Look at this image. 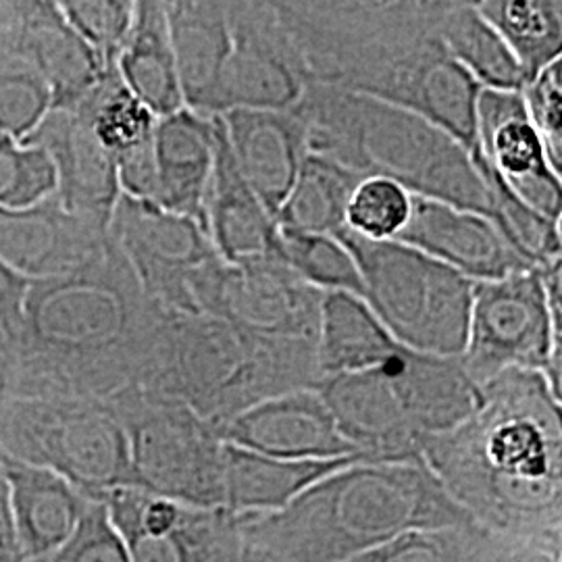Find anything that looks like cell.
I'll return each mask as SVG.
<instances>
[{"label": "cell", "instance_id": "obj_17", "mask_svg": "<svg viewBox=\"0 0 562 562\" xmlns=\"http://www.w3.org/2000/svg\"><path fill=\"white\" fill-rule=\"evenodd\" d=\"M394 241L442 262L473 283L538 267L522 257L492 220L422 196H413L408 223Z\"/></svg>", "mask_w": 562, "mask_h": 562}, {"label": "cell", "instance_id": "obj_21", "mask_svg": "<svg viewBox=\"0 0 562 562\" xmlns=\"http://www.w3.org/2000/svg\"><path fill=\"white\" fill-rule=\"evenodd\" d=\"M241 178L276 217L306 157L301 115L292 111H229L220 115Z\"/></svg>", "mask_w": 562, "mask_h": 562}, {"label": "cell", "instance_id": "obj_19", "mask_svg": "<svg viewBox=\"0 0 562 562\" xmlns=\"http://www.w3.org/2000/svg\"><path fill=\"white\" fill-rule=\"evenodd\" d=\"M341 436L369 462L422 459L423 438L411 425L382 367L323 378L315 387Z\"/></svg>", "mask_w": 562, "mask_h": 562}, {"label": "cell", "instance_id": "obj_12", "mask_svg": "<svg viewBox=\"0 0 562 562\" xmlns=\"http://www.w3.org/2000/svg\"><path fill=\"white\" fill-rule=\"evenodd\" d=\"M109 236L148 301L165 313L196 315L192 283L220 259L199 223L121 194Z\"/></svg>", "mask_w": 562, "mask_h": 562}, {"label": "cell", "instance_id": "obj_23", "mask_svg": "<svg viewBox=\"0 0 562 562\" xmlns=\"http://www.w3.org/2000/svg\"><path fill=\"white\" fill-rule=\"evenodd\" d=\"M13 538L23 561H36L67 542L80 525L88 501L59 475L2 454Z\"/></svg>", "mask_w": 562, "mask_h": 562}, {"label": "cell", "instance_id": "obj_35", "mask_svg": "<svg viewBox=\"0 0 562 562\" xmlns=\"http://www.w3.org/2000/svg\"><path fill=\"white\" fill-rule=\"evenodd\" d=\"M361 178L340 165L306 155L299 178L278 213V227L334 236L346 223V206Z\"/></svg>", "mask_w": 562, "mask_h": 562}, {"label": "cell", "instance_id": "obj_25", "mask_svg": "<svg viewBox=\"0 0 562 562\" xmlns=\"http://www.w3.org/2000/svg\"><path fill=\"white\" fill-rule=\"evenodd\" d=\"M215 167V115L181 109L157 121L153 204L199 223Z\"/></svg>", "mask_w": 562, "mask_h": 562}, {"label": "cell", "instance_id": "obj_37", "mask_svg": "<svg viewBox=\"0 0 562 562\" xmlns=\"http://www.w3.org/2000/svg\"><path fill=\"white\" fill-rule=\"evenodd\" d=\"M487 531L480 525L411 531L348 562H483Z\"/></svg>", "mask_w": 562, "mask_h": 562}, {"label": "cell", "instance_id": "obj_18", "mask_svg": "<svg viewBox=\"0 0 562 562\" xmlns=\"http://www.w3.org/2000/svg\"><path fill=\"white\" fill-rule=\"evenodd\" d=\"M23 142L41 146L50 157L57 176L55 196L60 204L83 222L109 232L121 196L117 165L80 111H50Z\"/></svg>", "mask_w": 562, "mask_h": 562}, {"label": "cell", "instance_id": "obj_43", "mask_svg": "<svg viewBox=\"0 0 562 562\" xmlns=\"http://www.w3.org/2000/svg\"><path fill=\"white\" fill-rule=\"evenodd\" d=\"M483 562H562V540L515 538L487 531Z\"/></svg>", "mask_w": 562, "mask_h": 562}, {"label": "cell", "instance_id": "obj_30", "mask_svg": "<svg viewBox=\"0 0 562 562\" xmlns=\"http://www.w3.org/2000/svg\"><path fill=\"white\" fill-rule=\"evenodd\" d=\"M123 86L155 115L167 117L183 106L165 2L138 0L132 30L115 63Z\"/></svg>", "mask_w": 562, "mask_h": 562}, {"label": "cell", "instance_id": "obj_44", "mask_svg": "<svg viewBox=\"0 0 562 562\" xmlns=\"http://www.w3.org/2000/svg\"><path fill=\"white\" fill-rule=\"evenodd\" d=\"M32 280L23 278L11 265L0 259V329L11 338L20 327L23 304Z\"/></svg>", "mask_w": 562, "mask_h": 562}, {"label": "cell", "instance_id": "obj_33", "mask_svg": "<svg viewBox=\"0 0 562 562\" xmlns=\"http://www.w3.org/2000/svg\"><path fill=\"white\" fill-rule=\"evenodd\" d=\"M20 2H0V134L23 142L53 109V94L18 41Z\"/></svg>", "mask_w": 562, "mask_h": 562}, {"label": "cell", "instance_id": "obj_7", "mask_svg": "<svg viewBox=\"0 0 562 562\" xmlns=\"http://www.w3.org/2000/svg\"><path fill=\"white\" fill-rule=\"evenodd\" d=\"M361 271L364 296L402 348L461 359L475 283L402 241H371L341 227L334 234Z\"/></svg>", "mask_w": 562, "mask_h": 562}, {"label": "cell", "instance_id": "obj_1", "mask_svg": "<svg viewBox=\"0 0 562 562\" xmlns=\"http://www.w3.org/2000/svg\"><path fill=\"white\" fill-rule=\"evenodd\" d=\"M276 9L311 83L411 111L475 159L482 86L448 53L438 0H290Z\"/></svg>", "mask_w": 562, "mask_h": 562}, {"label": "cell", "instance_id": "obj_32", "mask_svg": "<svg viewBox=\"0 0 562 562\" xmlns=\"http://www.w3.org/2000/svg\"><path fill=\"white\" fill-rule=\"evenodd\" d=\"M438 30L452 59L482 86V90H521L525 80L517 60L496 30L483 20L475 2H440Z\"/></svg>", "mask_w": 562, "mask_h": 562}, {"label": "cell", "instance_id": "obj_6", "mask_svg": "<svg viewBox=\"0 0 562 562\" xmlns=\"http://www.w3.org/2000/svg\"><path fill=\"white\" fill-rule=\"evenodd\" d=\"M322 382L317 341L276 340L209 315L165 313L142 383L217 427L244 411Z\"/></svg>", "mask_w": 562, "mask_h": 562}, {"label": "cell", "instance_id": "obj_22", "mask_svg": "<svg viewBox=\"0 0 562 562\" xmlns=\"http://www.w3.org/2000/svg\"><path fill=\"white\" fill-rule=\"evenodd\" d=\"M76 109L117 165L121 194L153 202L155 130L159 117L123 86L117 69L106 71Z\"/></svg>", "mask_w": 562, "mask_h": 562}, {"label": "cell", "instance_id": "obj_8", "mask_svg": "<svg viewBox=\"0 0 562 562\" xmlns=\"http://www.w3.org/2000/svg\"><path fill=\"white\" fill-rule=\"evenodd\" d=\"M0 454L59 475L94 503L132 487L127 436L106 401L15 396L0 422Z\"/></svg>", "mask_w": 562, "mask_h": 562}, {"label": "cell", "instance_id": "obj_2", "mask_svg": "<svg viewBox=\"0 0 562 562\" xmlns=\"http://www.w3.org/2000/svg\"><path fill=\"white\" fill-rule=\"evenodd\" d=\"M422 461L485 531L562 540L561 398L540 371H504L454 429L425 438Z\"/></svg>", "mask_w": 562, "mask_h": 562}, {"label": "cell", "instance_id": "obj_27", "mask_svg": "<svg viewBox=\"0 0 562 562\" xmlns=\"http://www.w3.org/2000/svg\"><path fill=\"white\" fill-rule=\"evenodd\" d=\"M18 41L50 88V111L76 109L111 71L63 18L59 2H20Z\"/></svg>", "mask_w": 562, "mask_h": 562}, {"label": "cell", "instance_id": "obj_16", "mask_svg": "<svg viewBox=\"0 0 562 562\" xmlns=\"http://www.w3.org/2000/svg\"><path fill=\"white\" fill-rule=\"evenodd\" d=\"M220 436L225 443L281 461L359 457L317 390H296L261 402L225 423Z\"/></svg>", "mask_w": 562, "mask_h": 562}, {"label": "cell", "instance_id": "obj_29", "mask_svg": "<svg viewBox=\"0 0 562 562\" xmlns=\"http://www.w3.org/2000/svg\"><path fill=\"white\" fill-rule=\"evenodd\" d=\"M364 457L336 461H281L225 443L223 508L234 515H267L285 508L327 475Z\"/></svg>", "mask_w": 562, "mask_h": 562}, {"label": "cell", "instance_id": "obj_40", "mask_svg": "<svg viewBox=\"0 0 562 562\" xmlns=\"http://www.w3.org/2000/svg\"><path fill=\"white\" fill-rule=\"evenodd\" d=\"M60 13L81 41L101 60L115 69L121 48L132 30L136 2L132 0H60Z\"/></svg>", "mask_w": 562, "mask_h": 562}, {"label": "cell", "instance_id": "obj_47", "mask_svg": "<svg viewBox=\"0 0 562 562\" xmlns=\"http://www.w3.org/2000/svg\"><path fill=\"white\" fill-rule=\"evenodd\" d=\"M11 525L9 519V503H7V482H4V469H2V454H0V536Z\"/></svg>", "mask_w": 562, "mask_h": 562}, {"label": "cell", "instance_id": "obj_45", "mask_svg": "<svg viewBox=\"0 0 562 562\" xmlns=\"http://www.w3.org/2000/svg\"><path fill=\"white\" fill-rule=\"evenodd\" d=\"M15 398V355L11 340L0 329V422Z\"/></svg>", "mask_w": 562, "mask_h": 562}, {"label": "cell", "instance_id": "obj_3", "mask_svg": "<svg viewBox=\"0 0 562 562\" xmlns=\"http://www.w3.org/2000/svg\"><path fill=\"white\" fill-rule=\"evenodd\" d=\"M165 311L148 301L111 236L92 261L32 281L15 355V396L111 401L140 387L157 348Z\"/></svg>", "mask_w": 562, "mask_h": 562}, {"label": "cell", "instance_id": "obj_46", "mask_svg": "<svg viewBox=\"0 0 562 562\" xmlns=\"http://www.w3.org/2000/svg\"><path fill=\"white\" fill-rule=\"evenodd\" d=\"M0 562H25L21 557L20 548L13 538L11 525L0 536Z\"/></svg>", "mask_w": 562, "mask_h": 562}, {"label": "cell", "instance_id": "obj_13", "mask_svg": "<svg viewBox=\"0 0 562 562\" xmlns=\"http://www.w3.org/2000/svg\"><path fill=\"white\" fill-rule=\"evenodd\" d=\"M229 55L213 115L229 111H292L311 86L276 2H227Z\"/></svg>", "mask_w": 562, "mask_h": 562}, {"label": "cell", "instance_id": "obj_34", "mask_svg": "<svg viewBox=\"0 0 562 562\" xmlns=\"http://www.w3.org/2000/svg\"><path fill=\"white\" fill-rule=\"evenodd\" d=\"M475 7L517 60L525 83L561 59L562 4L559 0H482L475 2Z\"/></svg>", "mask_w": 562, "mask_h": 562}, {"label": "cell", "instance_id": "obj_39", "mask_svg": "<svg viewBox=\"0 0 562 562\" xmlns=\"http://www.w3.org/2000/svg\"><path fill=\"white\" fill-rule=\"evenodd\" d=\"M55 190L57 176L46 150L0 134V209L34 206L53 196Z\"/></svg>", "mask_w": 562, "mask_h": 562}, {"label": "cell", "instance_id": "obj_9", "mask_svg": "<svg viewBox=\"0 0 562 562\" xmlns=\"http://www.w3.org/2000/svg\"><path fill=\"white\" fill-rule=\"evenodd\" d=\"M461 364L480 387L540 371L562 401V259L475 283Z\"/></svg>", "mask_w": 562, "mask_h": 562}, {"label": "cell", "instance_id": "obj_36", "mask_svg": "<svg viewBox=\"0 0 562 562\" xmlns=\"http://www.w3.org/2000/svg\"><path fill=\"white\" fill-rule=\"evenodd\" d=\"M278 255L302 281L322 294L340 292L359 299L364 296L357 261L336 236L278 227Z\"/></svg>", "mask_w": 562, "mask_h": 562}, {"label": "cell", "instance_id": "obj_10", "mask_svg": "<svg viewBox=\"0 0 562 562\" xmlns=\"http://www.w3.org/2000/svg\"><path fill=\"white\" fill-rule=\"evenodd\" d=\"M127 436L132 487L173 503L223 508L225 442L188 404L144 387L106 401Z\"/></svg>", "mask_w": 562, "mask_h": 562}, {"label": "cell", "instance_id": "obj_11", "mask_svg": "<svg viewBox=\"0 0 562 562\" xmlns=\"http://www.w3.org/2000/svg\"><path fill=\"white\" fill-rule=\"evenodd\" d=\"M196 315L217 317L276 340L317 341L323 294L302 281L278 252L202 269L192 283Z\"/></svg>", "mask_w": 562, "mask_h": 562}, {"label": "cell", "instance_id": "obj_4", "mask_svg": "<svg viewBox=\"0 0 562 562\" xmlns=\"http://www.w3.org/2000/svg\"><path fill=\"white\" fill-rule=\"evenodd\" d=\"M238 517L241 543L283 562H348L411 531L475 522L422 459L355 462L281 510Z\"/></svg>", "mask_w": 562, "mask_h": 562}, {"label": "cell", "instance_id": "obj_20", "mask_svg": "<svg viewBox=\"0 0 562 562\" xmlns=\"http://www.w3.org/2000/svg\"><path fill=\"white\" fill-rule=\"evenodd\" d=\"M109 232L69 213L53 194L20 211L0 209V259L27 280H50L92 261Z\"/></svg>", "mask_w": 562, "mask_h": 562}, {"label": "cell", "instance_id": "obj_48", "mask_svg": "<svg viewBox=\"0 0 562 562\" xmlns=\"http://www.w3.org/2000/svg\"><path fill=\"white\" fill-rule=\"evenodd\" d=\"M238 562H283L280 559H276V557H271V554H267V552H262V550H257V548H250V546H244L241 543V552L240 559Z\"/></svg>", "mask_w": 562, "mask_h": 562}, {"label": "cell", "instance_id": "obj_38", "mask_svg": "<svg viewBox=\"0 0 562 562\" xmlns=\"http://www.w3.org/2000/svg\"><path fill=\"white\" fill-rule=\"evenodd\" d=\"M413 194L382 178H364L352 190L344 227L371 241L398 240L411 217Z\"/></svg>", "mask_w": 562, "mask_h": 562}, {"label": "cell", "instance_id": "obj_24", "mask_svg": "<svg viewBox=\"0 0 562 562\" xmlns=\"http://www.w3.org/2000/svg\"><path fill=\"white\" fill-rule=\"evenodd\" d=\"M204 232L227 265L278 252V222L241 178L215 115V167L204 202Z\"/></svg>", "mask_w": 562, "mask_h": 562}, {"label": "cell", "instance_id": "obj_31", "mask_svg": "<svg viewBox=\"0 0 562 562\" xmlns=\"http://www.w3.org/2000/svg\"><path fill=\"white\" fill-rule=\"evenodd\" d=\"M394 340L359 296L323 294L317 361L323 378L378 369L398 352Z\"/></svg>", "mask_w": 562, "mask_h": 562}, {"label": "cell", "instance_id": "obj_42", "mask_svg": "<svg viewBox=\"0 0 562 562\" xmlns=\"http://www.w3.org/2000/svg\"><path fill=\"white\" fill-rule=\"evenodd\" d=\"M30 562H130L120 533L101 503H90L76 533L59 550Z\"/></svg>", "mask_w": 562, "mask_h": 562}, {"label": "cell", "instance_id": "obj_14", "mask_svg": "<svg viewBox=\"0 0 562 562\" xmlns=\"http://www.w3.org/2000/svg\"><path fill=\"white\" fill-rule=\"evenodd\" d=\"M101 504L120 533L130 562H238L240 517L121 487Z\"/></svg>", "mask_w": 562, "mask_h": 562}, {"label": "cell", "instance_id": "obj_5", "mask_svg": "<svg viewBox=\"0 0 562 562\" xmlns=\"http://www.w3.org/2000/svg\"><path fill=\"white\" fill-rule=\"evenodd\" d=\"M294 111L304 123L306 155L336 162L361 180L394 181L413 196L496 223L494 202L469 150L438 125L322 83H311Z\"/></svg>", "mask_w": 562, "mask_h": 562}, {"label": "cell", "instance_id": "obj_26", "mask_svg": "<svg viewBox=\"0 0 562 562\" xmlns=\"http://www.w3.org/2000/svg\"><path fill=\"white\" fill-rule=\"evenodd\" d=\"M382 369L423 442L461 425L480 404L482 387L467 375L461 359L427 357L401 346Z\"/></svg>", "mask_w": 562, "mask_h": 562}, {"label": "cell", "instance_id": "obj_15", "mask_svg": "<svg viewBox=\"0 0 562 562\" xmlns=\"http://www.w3.org/2000/svg\"><path fill=\"white\" fill-rule=\"evenodd\" d=\"M473 162L490 196L494 190H506L543 220L562 223V176L550 165L521 90L480 92Z\"/></svg>", "mask_w": 562, "mask_h": 562}, {"label": "cell", "instance_id": "obj_28", "mask_svg": "<svg viewBox=\"0 0 562 562\" xmlns=\"http://www.w3.org/2000/svg\"><path fill=\"white\" fill-rule=\"evenodd\" d=\"M165 13L176 55L183 106L213 115V101L229 55L227 2L173 0Z\"/></svg>", "mask_w": 562, "mask_h": 562}, {"label": "cell", "instance_id": "obj_41", "mask_svg": "<svg viewBox=\"0 0 562 562\" xmlns=\"http://www.w3.org/2000/svg\"><path fill=\"white\" fill-rule=\"evenodd\" d=\"M521 97L550 165L562 176V60H554L527 81Z\"/></svg>", "mask_w": 562, "mask_h": 562}]
</instances>
